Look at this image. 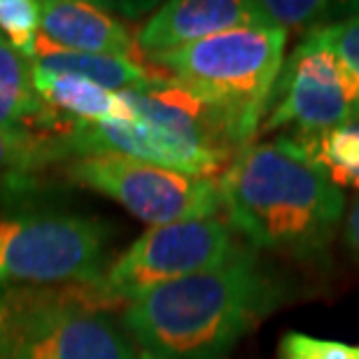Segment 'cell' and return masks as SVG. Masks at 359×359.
I'll use <instances>...</instances> for the list:
<instances>
[{
    "instance_id": "cell-5",
    "label": "cell",
    "mask_w": 359,
    "mask_h": 359,
    "mask_svg": "<svg viewBox=\"0 0 359 359\" xmlns=\"http://www.w3.org/2000/svg\"><path fill=\"white\" fill-rule=\"evenodd\" d=\"M10 359H138L91 285L7 290Z\"/></svg>"
},
{
    "instance_id": "cell-10",
    "label": "cell",
    "mask_w": 359,
    "mask_h": 359,
    "mask_svg": "<svg viewBox=\"0 0 359 359\" xmlns=\"http://www.w3.org/2000/svg\"><path fill=\"white\" fill-rule=\"evenodd\" d=\"M40 38L66 52L138 61V45L126 26L100 10V5L82 0H42Z\"/></svg>"
},
{
    "instance_id": "cell-1",
    "label": "cell",
    "mask_w": 359,
    "mask_h": 359,
    "mask_svg": "<svg viewBox=\"0 0 359 359\" xmlns=\"http://www.w3.org/2000/svg\"><path fill=\"white\" fill-rule=\"evenodd\" d=\"M290 285L255 250L238 245L219 266L161 285L121 313L142 353L163 359H222L287 301Z\"/></svg>"
},
{
    "instance_id": "cell-7",
    "label": "cell",
    "mask_w": 359,
    "mask_h": 359,
    "mask_svg": "<svg viewBox=\"0 0 359 359\" xmlns=\"http://www.w3.org/2000/svg\"><path fill=\"white\" fill-rule=\"evenodd\" d=\"M236 248L231 224L219 217L152 226L91 290L105 306L131 304L161 285L219 266Z\"/></svg>"
},
{
    "instance_id": "cell-11",
    "label": "cell",
    "mask_w": 359,
    "mask_h": 359,
    "mask_svg": "<svg viewBox=\"0 0 359 359\" xmlns=\"http://www.w3.org/2000/svg\"><path fill=\"white\" fill-rule=\"evenodd\" d=\"M33 63V61H31ZM33 87L49 110L66 124H105L128 121L135 117L121 91L103 89L98 84L75 75L49 73L33 63Z\"/></svg>"
},
{
    "instance_id": "cell-17",
    "label": "cell",
    "mask_w": 359,
    "mask_h": 359,
    "mask_svg": "<svg viewBox=\"0 0 359 359\" xmlns=\"http://www.w3.org/2000/svg\"><path fill=\"white\" fill-rule=\"evenodd\" d=\"M0 35L28 61H33L40 40V3L0 0Z\"/></svg>"
},
{
    "instance_id": "cell-6",
    "label": "cell",
    "mask_w": 359,
    "mask_h": 359,
    "mask_svg": "<svg viewBox=\"0 0 359 359\" xmlns=\"http://www.w3.org/2000/svg\"><path fill=\"white\" fill-rule=\"evenodd\" d=\"M359 121V75L332 47L325 31L308 33L283 61L259 131L294 126L297 135Z\"/></svg>"
},
{
    "instance_id": "cell-23",
    "label": "cell",
    "mask_w": 359,
    "mask_h": 359,
    "mask_svg": "<svg viewBox=\"0 0 359 359\" xmlns=\"http://www.w3.org/2000/svg\"><path fill=\"white\" fill-rule=\"evenodd\" d=\"M357 359H359V348H357Z\"/></svg>"
},
{
    "instance_id": "cell-19",
    "label": "cell",
    "mask_w": 359,
    "mask_h": 359,
    "mask_svg": "<svg viewBox=\"0 0 359 359\" xmlns=\"http://www.w3.org/2000/svg\"><path fill=\"white\" fill-rule=\"evenodd\" d=\"M332 47L343 56V61L359 75V14L343 19L339 24L322 28Z\"/></svg>"
},
{
    "instance_id": "cell-22",
    "label": "cell",
    "mask_w": 359,
    "mask_h": 359,
    "mask_svg": "<svg viewBox=\"0 0 359 359\" xmlns=\"http://www.w3.org/2000/svg\"><path fill=\"white\" fill-rule=\"evenodd\" d=\"M138 359H163V357H156V355H152V353H140Z\"/></svg>"
},
{
    "instance_id": "cell-4",
    "label": "cell",
    "mask_w": 359,
    "mask_h": 359,
    "mask_svg": "<svg viewBox=\"0 0 359 359\" xmlns=\"http://www.w3.org/2000/svg\"><path fill=\"white\" fill-rule=\"evenodd\" d=\"M112 226L82 212L31 210L0 217V287L96 285Z\"/></svg>"
},
{
    "instance_id": "cell-8",
    "label": "cell",
    "mask_w": 359,
    "mask_h": 359,
    "mask_svg": "<svg viewBox=\"0 0 359 359\" xmlns=\"http://www.w3.org/2000/svg\"><path fill=\"white\" fill-rule=\"evenodd\" d=\"M63 173L73 182L117 201L152 226L217 217L222 210L219 184L215 180L149 166L126 156H77L63 166Z\"/></svg>"
},
{
    "instance_id": "cell-12",
    "label": "cell",
    "mask_w": 359,
    "mask_h": 359,
    "mask_svg": "<svg viewBox=\"0 0 359 359\" xmlns=\"http://www.w3.org/2000/svg\"><path fill=\"white\" fill-rule=\"evenodd\" d=\"M63 161L59 133L0 128V205H17L38 194L49 166Z\"/></svg>"
},
{
    "instance_id": "cell-15",
    "label": "cell",
    "mask_w": 359,
    "mask_h": 359,
    "mask_svg": "<svg viewBox=\"0 0 359 359\" xmlns=\"http://www.w3.org/2000/svg\"><path fill=\"white\" fill-rule=\"evenodd\" d=\"M262 28L280 31H322L359 14V3H327V0H257L252 3Z\"/></svg>"
},
{
    "instance_id": "cell-2",
    "label": "cell",
    "mask_w": 359,
    "mask_h": 359,
    "mask_svg": "<svg viewBox=\"0 0 359 359\" xmlns=\"http://www.w3.org/2000/svg\"><path fill=\"white\" fill-rule=\"evenodd\" d=\"M229 224L255 250L318 257L346 212V196L292 135L250 142L219 177Z\"/></svg>"
},
{
    "instance_id": "cell-18",
    "label": "cell",
    "mask_w": 359,
    "mask_h": 359,
    "mask_svg": "<svg viewBox=\"0 0 359 359\" xmlns=\"http://www.w3.org/2000/svg\"><path fill=\"white\" fill-rule=\"evenodd\" d=\"M278 359H357V348L341 341L290 332L280 339Z\"/></svg>"
},
{
    "instance_id": "cell-16",
    "label": "cell",
    "mask_w": 359,
    "mask_h": 359,
    "mask_svg": "<svg viewBox=\"0 0 359 359\" xmlns=\"http://www.w3.org/2000/svg\"><path fill=\"white\" fill-rule=\"evenodd\" d=\"M334 184L359 189V121L332 131L292 135Z\"/></svg>"
},
{
    "instance_id": "cell-20",
    "label": "cell",
    "mask_w": 359,
    "mask_h": 359,
    "mask_svg": "<svg viewBox=\"0 0 359 359\" xmlns=\"http://www.w3.org/2000/svg\"><path fill=\"white\" fill-rule=\"evenodd\" d=\"M343 238H346L350 252L359 264V196L353 201L350 210L346 215V226H343Z\"/></svg>"
},
{
    "instance_id": "cell-14",
    "label": "cell",
    "mask_w": 359,
    "mask_h": 359,
    "mask_svg": "<svg viewBox=\"0 0 359 359\" xmlns=\"http://www.w3.org/2000/svg\"><path fill=\"white\" fill-rule=\"evenodd\" d=\"M33 63L42 70H49V73L75 75L110 91L135 89L156 75L145 70L140 61L121 59V56L66 52V49H56L42 38L38 40V47H35Z\"/></svg>"
},
{
    "instance_id": "cell-21",
    "label": "cell",
    "mask_w": 359,
    "mask_h": 359,
    "mask_svg": "<svg viewBox=\"0 0 359 359\" xmlns=\"http://www.w3.org/2000/svg\"><path fill=\"white\" fill-rule=\"evenodd\" d=\"M0 359H10V313L3 292H0Z\"/></svg>"
},
{
    "instance_id": "cell-13",
    "label": "cell",
    "mask_w": 359,
    "mask_h": 359,
    "mask_svg": "<svg viewBox=\"0 0 359 359\" xmlns=\"http://www.w3.org/2000/svg\"><path fill=\"white\" fill-rule=\"evenodd\" d=\"M0 128L35 133H66L61 117L49 110L33 87V63L0 35Z\"/></svg>"
},
{
    "instance_id": "cell-3",
    "label": "cell",
    "mask_w": 359,
    "mask_h": 359,
    "mask_svg": "<svg viewBox=\"0 0 359 359\" xmlns=\"http://www.w3.org/2000/svg\"><path fill=\"white\" fill-rule=\"evenodd\" d=\"M287 33L280 28H233L175 52L152 56L154 66L208 100L233 121L250 145L266 119V105L283 68Z\"/></svg>"
},
{
    "instance_id": "cell-9",
    "label": "cell",
    "mask_w": 359,
    "mask_h": 359,
    "mask_svg": "<svg viewBox=\"0 0 359 359\" xmlns=\"http://www.w3.org/2000/svg\"><path fill=\"white\" fill-rule=\"evenodd\" d=\"M262 28L252 3L243 0H173L149 17L135 35L147 59L189 47L233 28Z\"/></svg>"
}]
</instances>
